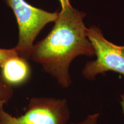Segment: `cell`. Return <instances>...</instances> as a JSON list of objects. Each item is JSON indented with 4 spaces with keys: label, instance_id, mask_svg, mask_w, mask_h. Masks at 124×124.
I'll use <instances>...</instances> for the list:
<instances>
[{
    "label": "cell",
    "instance_id": "52a82bcc",
    "mask_svg": "<svg viewBox=\"0 0 124 124\" xmlns=\"http://www.w3.org/2000/svg\"><path fill=\"white\" fill-rule=\"evenodd\" d=\"M17 55L18 54L15 48L12 49L0 48V67L9 58Z\"/></svg>",
    "mask_w": 124,
    "mask_h": 124
},
{
    "label": "cell",
    "instance_id": "3957f363",
    "mask_svg": "<svg viewBox=\"0 0 124 124\" xmlns=\"http://www.w3.org/2000/svg\"><path fill=\"white\" fill-rule=\"evenodd\" d=\"M13 10L18 27V43L15 48L18 55L31 59L32 49L37 36L46 24L56 20L58 13L35 8L25 0H6Z\"/></svg>",
    "mask_w": 124,
    "mask_h": 124
},
{
    "label": "cell",
    "instance_id": "6da1fadb",
    "mask_svg": "<svg viewBox=\"0 0 124 124\" xmlns=\"http://www.w3.org/2000/svg\"><path fill=\"white\" fill-rule=\"evenodd\" d=\"M85 16L71 6L62 9L49 33L32 49L31 59L41 65L64 89L72 83L70 74L71 62L79 56L95 55L83 21Z\"/></svg>",
    "mask_w": 124,
    "mask_h": 124
},
{
    "label": "cell",
    "instance_id": "8992f818",
    "mask_svg": "<svg viewBox=\"0 0 124 124\" xmlns=\"http://www.w3.org/2000/svg\"><path fill=\"white\" fill-rule=\"evenodd\" d=\"M13 95V87L9 85L0 74V104L8 103Z\"/></svg>",
    "mask_w": 124,
    "mask_h": 124
},
{
    "label": "cell",
    "instance_id": "5b68a950",
    "mask_svg": "<svg viewBox=\"0 0 124 124\" xmlns=\"http://www.w3.org/2000/svg\"><path fill=\"white\" fill-rule=\"evenodd\" d=\"M4 79L10 86H20L29 79L31 74L28 60L17 55L8 59L1 67Z\"/></svg>",
    "mask_w": 124,
    "mask_h": 124
},
{
    "label": "cell",
    "instance_id": "ba28073f",
    "mask_svg": "<svg viewBox=\"0 0 124 124\" xmlns=\"http://www.w3.org/2000/svg\"><path fill=\"white\" fill-rule=\"evenodd\" d=\"M100 116V113H93V114H90L87 116V117L81 122H77V123H71L69 124H98Z\"/></svg>",
    "mask_w": 124,
    "mask_h": 124
},
{
    "label": "cell",
    "instance_id": "30bf717a",
    "mask_svg": "<svg viewBox=\"0 0 124 124\" xmlns=\"http://www.w3.org/2000/svg\"><path fill=\"white\" fill-rule=\"evenodd\" d=\"M120 103L121 106L122 110V113H123L124 117V94H121Z\"/></svg>",
    "mask_w": 124,
    "mask_h": 124
},
{
    "label": "cell",
    "instance_id": "9c48e42d",
    "mask_svg": "<svg viewBox=\"0 0 124 124\" xmlns=\"http://www.w3.org/2000/svg\"><path fill=\"white\" fill-rule=\"evenodd\" d=\"M60 4H61L62 9H64L65 8L71 6L69 0H59Z\"/></svg>",
    "mask_w": 124,
    "mask_h": 124
},
{
    "label": "cell",
    "instance_id": "7a4b0ae2",
    "mask_svg": "<svg viewBox=\"0 0 124 124\" xmlns=\"http://www.w3.org/2000/svg\"><path fill=\"white\" fill-rule=\"evenodd\" d=\"M0 104V124H68L70 109L65 98L33 97L29 100L25 112L15 117Z\"/></svg>",
    "mask_w": 124,
    "mask_h": 124
},
{
    "label": "cell",
    "instance_id": "277c9868",
    "mask_svg": "<svg viewBox=\"0 0 124 124\" xmlns=\"http://www.w3.org/2000/svg\"><path fill=\"white\" fill-rule=\"evenodd\" d=\"M87 36L93 46L95 60L87 62L82 70L86 79L94 80L100 74L113 71L124 76V46H117L104 38L98 28L87 30Z\"/></svg>",
    "mask_w": 124,
    "mask_h": 124
}]
</instances>
